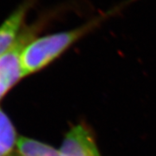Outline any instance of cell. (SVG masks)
Returning a JSON list of instances; mask_svg holds the SVG:
<instances>
[{
    "instance_id": "1",
    "label": "cell",
    "mask_w": 156,
    "mask_h": 156,
    "mask_svg": "<svg viewBox=\"0 0 156 156\" xmlns=\"http://www.w3.org/2000/svg\"><path fill=\"white\" fill-rule=\"evenodd\" d=\"M132 1L134 0H127L123 4L115 6L105 15H100L76 29L32 40L26 45L21 56V63L24 76L45 67L88 31L94 29L97 25L108 17L115 15V12L119 11L123 6Z\"/></svg>"
},
{
    "instance_id": "2",
    "label": "cell",
    "mask_w": 156,
    "mask_h": 156,
    "mask_svg": "<svg viewBox=\"0 0 156 156\" xmlns=\"http://www.w3.org/2000/svg\"><path fill=\"white\" fill-rule=\"evenodd\" d=\"M35 31L33 27L22 30L15 44L0 58V100L24 76L21 56L26 45L34 39Z\"/></svg>"
},
{
    "instance_id": "3",
    "label": "cell",
    "mask_w": 156,
    "mask_h": 156,
    "mask_svg": "<svg viewBox=\"0 0 156 156\" xmlns=\"http://www.w3.org/2000/svg\"><path fill=\"white\" fill-rule=\"evenodd\" d=\"M59 151L61 156H101L93 137L82 125L70 129Z\"/></svg>"
},
{
    "instance_id": "4",
    "label": "cell",
    "mask_w": 156,
    "mask_h": 156,
    "mask_svg": "<svg viewBox=\"0 0 156 156\" xmlns=\"http://www.w3.org/2000/svg\"><path fill=\"white\" fill-rule=\"evenodd\" d=\"M37 0H23L0 26V58L10 49L23 30L28 10Z\"/></svg>"
},
{
    "instance_id": "5",
    "label": "cell",
    "mask_w": 156,
    "mask_h": 156,
    "mask_svg": "<svg viewBox=\"0 0 156 156\" xmlns=\"http://www.w3.org/2000/svg\"><path fill=\"white\" fill-rule=\"evenodd\" d=\"M15 148L18 156H61L53 147L24 136L18 139Z\"/></svg>"
},
{
    "instance_id": "6",
    "label": "cell",
    "mask_w": 156,
    "mask_h": 156,
    "mask_svg": "<svg viewBox=\"0 0 156 156\" xmlns=\"http://www.w3.org/2000/svg\"><path fill=\"white\" fill-rule=\"evenodd\" d=\"M17 140L15 127L8 116L0 108V146L12 154Z\"/></svg>"
},
{
    "instance_id": "7",
    "label": "cell",
    "mask_w": 156,
    "mask_h": 156,
    "mask_svg": "<svg viewBox=\"0 0 156 156\" xmlns=\"http://www.w3.org/2000/svg\"><path fill=\"white\" fill-rule=\"evenodd\" d=\"M12 154L9 153L6 150H5L2 147L0 146V156H11Z\"/></svg>"
}]
</instances>
